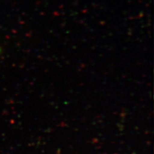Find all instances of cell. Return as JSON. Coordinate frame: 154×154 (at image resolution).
<instances>
[]
</instances>
